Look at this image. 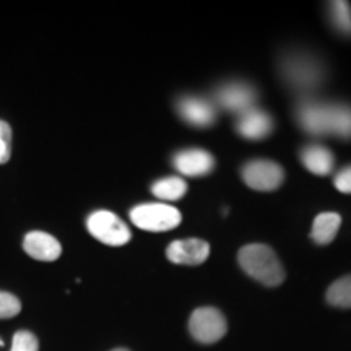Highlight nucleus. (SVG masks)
<instances>
[{
	"label": "nucleus",
	"instance_id": "obj_1",
	"mask_svg": "<svg viewBox=\"0 0 351 351\" xmlns=\"http://www.w3.org/2000/svg\"><path fill=\"white\" fill-rule=\"evenodd\" d=\"M298 124L313 137L351 140V104L319 98H300L295 108Z\"/></svg>",
	"mask_w": 351,
	"mask_h": 351
},
{
	"label": "nucleus",
	"instance_id": "obj_2",
	"mask_svg": "<svg viewBox=\"0 0 351 351\" xmlns=\"http://www.w3.org/2000/svg\"><path fill=\"white\" fill-rule=\"evenodd\" d=\"M280 77L301 98H311L324 85L327 77L326 65L317 57L304 51H289L278 64Z\"/></svg>",
	"mask_w": 351,
	"mask_h": 351
},
{
	"label": "nucleus",
	"instance_id": "obj_3",
	"mask_svg": "<svg viewBox=\"0 0 351 351\" xmlns=\"http://www.w3.org/2000/svg\"><path fill=\"white\" fill-rule=\"evenodd\" d=\"M241 269L265 287H278L285 280V269L275 251L265 244L244 245L238 254Z\"/></svg>",
	"mask_w": 351,
	"mask_h": 351
},
{
	"label": "nucleus",
	"instance_id": "obj_4",
	"mask_svg": "<svg viewBox=\"0 0 351 351\" xmlns=\"http://www.w3.org/2000/svg\"><path fill=\"white\" fill-rule=\"evenodd\" d=\"M130 219L143 231L163 232L174 230L181 223V213L173 205L155 202V204H142L132 208Z\"/></svg>",
	"mask_w": 351,
	"mask_h": 351
},
{
	"label": "nucleus",
	"instance_id": "obj_5",
	"mask_svg": "<svg viewBox=\"0 0 351 351\" xmlns=\"http://www.w3.org/2000/svg\"><path fill=\"white\" fill-rule=\"evenodd\" d=\"M212 101L217 109H225L226 112L239 116V114L256 108L257 90L247 82H226L215 90Z\"/></svg>",
	"mask_w": 351,
	"mask_h": 351
},
{
	"label": "nucleus",
	"instance_id": "obj_6",
	"mask_svg": "<svg viewBox=\"0 0 351 351\" xmlns=\"http://www.w3.org/2000/svg\"><path fill=\"white\" fill-rule=\"evenodd\" d=\"M86 228L90 234L108 245H124L130 241L132 234L129 226L122 219L108 210L91 213L86 219Z\"/></svg>",
	"mask_w": 351,
	"mask_h": 351
},
{
	"label": "nucleus",
	"instance_id": "obj_7",
	"mask_svg": "<svg viewBox=\"0 0 351 351\" xmlns=\"http://www.w3.org/2000/svg\"><path fill=\"white\" fill-rule=\"evenodd\" d=\"M226 319L217 307H199L189 319V332L194 340L204 345L217 343L226 335Z\"/></svg>",
	"mask_w": 351,
	"mask_h": 351
},
{
	"label": "nucleus",
	"instance_id": "obj_8",
	"mask_svg": "<svg viewBox=\"0 0 351 351\" xmlns=\"http://www.w3.org/2000/svg\"><path fill=\"white\" fill-rule=\"evenodd\" d=\"M244 182L254 191L270 192L280 187L283 182L285 173L278 163L270 160H252L245 163L241 169Z\"/></svg>",
	"mask_w": 351,
	"mask_h": 351
},
{
	"label": "nucleus",
	"instance_id": "obj_9",
	"mask_svg": "<svg viewBox=\"0 0 351 351\" xmlns=\"http://www.w3.org/2000/svg\"><path fill=\"white\" fill-rule=\"evenodd\" d=\"M176 111L179 117L192 127H199V129H207L212 127L217 121L218 109L215 106L212 99L204 98V96H182L176 103Z\"/></svg>",
	"mask_w": 351,
	"mask_h": 351
},
{
	"label": "nucleus",
	"instance_id": "obj_10",
	"mask_svg": "<svg viewBox=\"0 0 351 351\" xmlns=\"http://www.w3.org/2000/svg\"><path fill=\"white\" fill-rule=\"evenodd\" d=\"M166 256L178 265H200L210 256V245L204 239H178L168 245Z\"/></svg>",
	"mask_w": 351,
	"mask_h": 351
},
{
	"label": "nucleus",
	"instance_id": "obj_11",
	"mask_svg": "<svg viewBox=\"0 0 351 351\" xmlns=\"http://www.w3.org/2000/svg\"><path fill=\"white\" fill-rule=\"evenodd\" d=\"M274 119L261 108H252L239 114L236 119V132L247 140H263L274 132Z\"/></svg>",
	"mask_w": 351,
	"mask_h": 351
},
{
	"label": "nucleus",
	"instance_id": "obj_12",
	"mask_svg": "<svg viewBox=\"0 0 351 351\" xmlns=\"http://www.w3.org/2000/svg\"><path fill=\"white\" fill-rule=\"evenodd\" d=\"M174 168L182 176L199 178L207 176L215 168V158L204 148H187V150L178 152L173 156Z\"/></svg>",
	"mask_w": 351,
	"mask_h": 351
},
{
	"label": "nucleus",
	"instance_id": "obj_13",
	"mask_svg": "<svg viewBox=\"0 0 351 351\" xmlns=\"http://www.w3.org/2000/svg\"><path fill=\"white\" fill-rule=\"evenodd\" d=\"M23 249L29 257L41 262H54L62 254V245L54 236L43 231H32L25 236Z\"/></svg>",
	"mask_w": 351,
	"mask_h": 351
},
{
	"label": "nucleus",
	"instance_id": "obj_14",
	"mask_svg": "<svg viewBox=\"0 0 351 351\" xmlns=\"http://www.w3.org/2000/svg\"><path fill=\"white\" fill-rule=\"evenodd\" d=\"M301 163L309 173L315 176H328L335 166V158L324 145L311 143L301 150Z\"/></svg>",
	"mask_w": 351,
	"mask_h": 351
},
{
	"label": "nucleus",
	"instance_id": "obj_15",
	"mask_svg": "<svg viewBox=\"0 0 351 351\" xmlns=\"http://www.w3.org/2000/svg\"><path fill=\"white\" fill-rule=\"evenodd\" d=\"M341 226V217L335 212H324L315 217L311 230V238L315 244L327 245L335 239Z\"/></svg>",
	"mask_w": 351,
	"mask_h": 351
},
{
	"label": "nucleus",
	"instance_id": "obj_16",
	"mask_svg": "<svg viewBox=\"0 0 351 351\" xmlns=\"http://www.w3.org/2000/svg\"><path fill=\"white\" fill-rule=\"evenodd\" d=\"M187 192V184L179 176H169V178L158 179L152 186V194L160 200L174 202L182 199Z\"/></svg>",
	"mask_w": 351,
	"mask_h": 351
},
{
	"label": "nucleus",
	"instance_id": "obj_17",
	"mask_svg": "<svg viewBox=\"0 0 351 351\" xmlns=\"http://www.w3.org/2000/svg\"><path fill=\"white\" fill-rule=\"evenodd\" d=\"M328 19L337 32L351 38V5L348 2L337 0L328 3Z\"/></svg>",
	"mask_w": 351,
	"mask_h": 351
},
{
	"label": "nucleus",
	"instance_id": "obj_18",
	"mask_svg": "<svg viewBox=\"0 0 351 351\" xmlns=\"http://www.w3.org/2000/svg\"><path fill=\"white\" fill-rule=\"evenodd\" d=\"M327 302L333 307L351 309V275L335 280L327 289Z\"/></svg>",
	"mask_w": 351,
	"mask_h": 351
},
{
	"label": "nucleus",
	"instance_id": "obj_19",
	"mask_svg": "<svg viewBox=\"0 0 351 351\" xmlns=\"http://www.w3.org/2000/svg\"><path fill=\"white\" fill-rule=\"evenodd\" d=\"M21 302L12 293L0 291V319H10L20 314Z\"/></svg>",
	"mask_w": 351,
	"mask_h": 351
},
{
	"label": "nucleus",
	"instance_id": "obj_20",
	"mask_svg": "<svg viewBox=\"0 0 351 351\" xmlns=\"http://www.w3.org/2000/svg\"><path fill=\"white\" fill-rule=\"evenodd\" d=\"M10 351H39L38 339L32 332H26V330L16 332L15 337H13Z\"/></svg>",
	"mask_w": 351,
	"mask_h": 351
},
{
	"label": "nucleus",
	"instance_id": "obj_21",
	"mask_svg": "<svg viewBox=\"0 0 351 351\" xmlns=\"http://www.w3.org/2000/svg\"><path fill=\"white\" fill-rule=\"evenodd\" d=\"M12 155V129L7 122L0 121V165H5Z\"/></svg>",
	"mask_w": 351,
	"mask_h": 351
},
{
	"label": "nucleus",
	"instance_id": "obj_22",
	"mask_svg": "<svg viewBox=\"0 0 351 351\" xmlns=\"http://www.w3.org/2000/svg\"><path fill=\"white\" fill-rule=\"evenodd\" d=\"M333 184H335L337 191L341 194H351V165L341 168L339 173L333 178Z\"/></svg>",
	"mask_w": 351,
	"mask_h": 351
},
{
	"label": "nucleus",
	"instance_id": "obj_23",
	"mask_svg": "<svg viewBox=\"0 0 351 351\" xmlns=\"http://www.w3.org/2000/svg\"><path fill=\"white\" fill-rule=\"evenodd\" d=\"M112 351H129V350H125V348H117V350H112Z\"/></svg>",
	"mask_w": 351,
	"mask_h": 351
},
{
	"label": "nucleus",
	"instance_id": "obj_24",
	"mask_svg": "<svg viewBox=\"0 0 351 351\" xmlns=\"http://www.w3.org/2000/svg\"><path fill=\"white\" fill-rule=\"evenodd\" d=\"M3 345V341H2V339H0V346H2Z\"/></svg>",
	"mask_w": 351,
	"mask_h": 351
}]
</instances>
